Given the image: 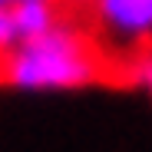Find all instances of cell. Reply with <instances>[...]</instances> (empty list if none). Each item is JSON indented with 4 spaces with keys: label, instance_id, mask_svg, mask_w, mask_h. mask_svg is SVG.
<instances>
[{
    "label": "cell",
    "instance_id": "5b68a950",
    "mask_svg": "<svg viewBox=\"0 0 152 152\" xmlns=\"http://www.w3.org/2000/svg\"><path fill=\"white\" fill-rule=\"evenodd\" d=\"M136 80H139V86L149 93V99H152V50H145V53L139 56V63H136Z\"/></svg>",
    "mask_w": 152,
    "mask_h": 152
},
{
    "label": "cell",
    "instance_id": "8992f818",
    "mask_svg": "<svg viewBox=\"0 0 152 152\" xmlns=\"http://www.w3.org/2000/svg\"><path fill=\"white\" fill-rule=\"evenodd\" d=\"M20 4H37V0H0V7H7V10H13Z\"/></svg>",
    "mask_w": 152,
    "mask_h": 152
},
{
    "label": "cell",
    "instance_id": "277c9868",
    "mask_svg": "<svg viewBox=\"0 0 152 152\" xmlns=\"http://www.w3.org/2000/svg\"><path fill=\"white\" fill-rule=\"evenodd\" d=\"M17 46V30H13V17L7 7H0V53H10Z\"/></svg>",
    "mask_w": 152,
    "mask_h": 152
},
{
    "label": "cell",
    "instance_id": "3957f363",
    "mask_svg": "<svg viewBox=\"0 0 152 152\" xmlns=\"http://www.w3.org/2000/svg\"><path fill=\"white\" fill-rule=\"evenodd\" d=\"M13 17V30H17V43L23 40H37L43 33H50L56 27V7L53 0H37V4H20L10 10Z\"/></svg>",
    "mask_w": 152,
    "mask_h": 152
},
{
    "label": "cell",
    "instance_id": "7a4b0ae2",
    "mask_svg": "<svg viewBox=\"0 0 152 152\" xmlns=\"http://www.w3.org/2000/svg\"><path fill=\"white\" fill-rule=\"evenodd\" d=\"M103 33L122 46L152 40V0H93Z\"/></svg>",
    "mask_w": 152,
    "mask_h": 152
},
{
    "label": "cell",
    "instance_id": "6da1fadb",
    "mask_svg": "<svg viewBox=\"0 0 152 152\" xmlns=\"http://www.w3.org/2000/svg\"><path fill=\"white\" fill-rule=\"evenodd\" d=\"M103 76V60L93 50V43L80 33L56 23L50 33L37 40L17 43L10 53H4L0 80L23 93H60L80 89Z\"/></svg>",
    "mask_w": 152,
    "mask_h": 152
}]
</instances>
